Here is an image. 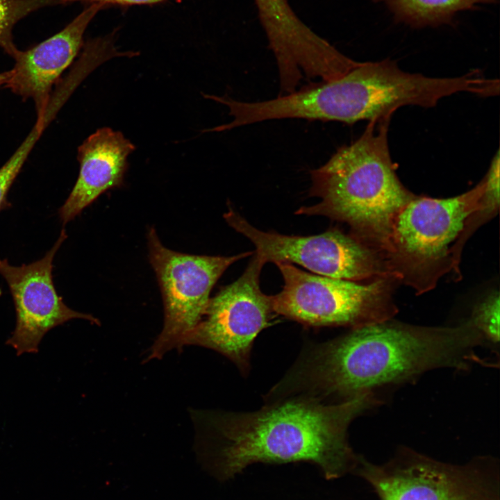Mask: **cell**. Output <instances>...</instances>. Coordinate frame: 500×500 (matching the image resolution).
Returning a JSON list of instances; mask_svg holds the SVG:
<instances>
[{
  "instance_id": "1",
  "label": "cell",
  "mask_w": 500,
  "mask_h": 500,
  "mask_svg": "<svg viewBox=\"0 0 500 500\" xmlns=\"http://www.w3.org/2000/svg\"><path fill=\"white\" fill-rule=\"evenodd\" d=\"M389 320L308 345L274 392L282 397L342 402L432 369L467 368L478 360L474 350L485 342L471 321L433 328Z\"/></svg>"
},
{
  "instance_id": "2",
  "label": "cell",
  "mask_w": 500,
  "mask_h": 500,
  "mask_svg": "<svg viewBox=\"0 0 500 500\" xmlns=\"http://www.w3.org/2000/svg\"><path fill=\"white\" fill-rule=\"evenodd\" d=\"M377 403L372 391L332 403L290 397L265 401L255 411L194 410L192 418L222 478L253 462L305 461L332 479L358 461L347 442L349 426Z\"/></svg>"
},
{
  "instance_id": "3",
  "label": "cell",
  "mask_w": 500,
  "mask_h": 500,
  "mask_svg": "<svg viewBox=\"0 0 500 500\" xmlns=\"http://www.w3.org/2000/svg\"><path fill=\"white\" fill-rule=\"evenodd\" d=\"M391 117L369 122L361 136L341 147L310 172L311 196L317 203L296 214L322 215L348 224L356 238L388 251L394 220L415 196L401 183L390 154Z\"/></svg>"
},
{
  "instance_id": "4",
  "label": "cell",
  "mask_w": 500,
  "mask_h": 500,
  "mask_svg": "<svg viewBox=\"0 0 500 500\" xmlns=\"http://www.w3.org/2000/svg\"><path fill=\"white\" fill-rule=\"evenodd\" d=\"M276 265L284 282L282 290L271 296L277 315L312 326L355 328L389 320L396 312L383 278L359 284L308 273L291 263Z\"/></svg>"
},
{
  "instance_id": "5",
  "label": "cell",
  "mask_w": 500,
  "mask_h": 500,
  "mask_svg": "<svg viewBox=\"0 0 500 500\" xmlns=\"http://www.w3.org/2000/svg\"><path fill=\"white\" fill-rule=\"evenodd\" d=\"M149 256L164 304L162 330L147 360L160 359L167 352L181 350L186 337L203 317L215 283L233 263L253 254L199 256L165 247L151 227L147 233Z\"/></svg>"
},
{
  "instance_id": "6",
  "label": "cell",
  "mask_w": 500,
  "mask_h": 500,
  "mask_svg": "<svg viewBox=\"0 0 500 500\" xmlns=\"http://www.w3.org/2000/svg\"><path fill=\"white\" fill-rule=\"evenodd\" d=\"M483 180L472 190L447 199L415 197L396 216L388 253L392 269L415 285L433 275L470 216L481 209Z\"/></svg>"
},
{
  "instance_id": "7",
  "label": "cell",
  "mask_w": 500,
  "mask_h": 500,
  "mask_svg": "<svg viewBox=\"0 0 500 500\" xmlns=\"http://www.w3.org/2000/svg\"><path fill=\"white\" fill-rule=\"evenodd\" d=\"M264 265L254 254L243 274L210 299L203 317L183 347L211 349L230 359L244 374L249 372L253 341L276 315L271 296L260 288Z\"/></svg>"
},
{
  "instance_id": "8",
  "label": "cell",
  "mask_w": 500,
  "mask_h": 500,
  "mask_svg": "<svg viewBox=\"0 0 500 500\" xmlns=\"http://www.w3.org/2000/svg\"><path fill=\"white\" fill-rule=\"evenodd\" d=\"M228 224L249 239L255 254L267 262L295 263L318 275L360 281L383 272L375 252L354 236L338 230L309 236L265 232L229 209L224 215Z\"/></svg>"
},
{
  "instance_id": "9",
  "label": "cell",
  "mask_w": 500,
  "mask_h": 500,
  "mask_svg": "<svg viewBox=\"0 0 500 500\" xmlns=\"http://www.w3.org/2000/svg\"><path fill=\"white\" fill-rule=\"evenodd\" d=\"M67 238L62 228L53 246L40 260L14 266L0 259V274L10 291L15 312L16 326L6 344L20 356L37 353L45 334L53 328L73 319H83L100 325L94 316L69 308L58 295L53 281V260Z\"/></svg>"
},
{
  "instance_id": "10",
  "label": "cell",
  "mask_w": 500,
  "mask_h": 500,
  "mask_svg": "<svg viewBox=\"0 0 500 500\" xmlns=\"http://www.w3.org/2000/svg\"><path fill=\"white\" fill-rule=\"evenodd\" d=\"M403 456L383 467L363 462L360 472L381 500H495L487 483L471 471L419 455Z\"/></svg>"
},
{
  "instance_id": "11",
  "label": "cell",
  "mask_w": 500,
  "mask_h": 500,
  "mask_svg": "<svg viewBox=\"0 0 500 500\" xmlns=\"http://www.w3.org/2000/svg\"><path fill=\"white\" fill-rule=\"evenodd\" d=\"M104 5L93 3L62 31L26 51L17 49L11 76L6 84L23 99L34 101L38 117L46 110L53 85L83 47L84 33Z\"/></svg>"
},
{
  "instance_id": "12",
  "label": "cell",
  "mask_w": 500,
  "mask_h": 500,
  "mask_svg": "<svg viewBox=\"0 0 500 500\" xmlns=\"http://www.w3.org/2000/svg\"><path fill=\"white\" fill-rule=\"evenodd\" d=\"M134 144L119 131L108 127L98 129L78 148V178L58 210L65 225L105 192L120 188L128 167V157Z\"/></svg>"
},
{
  "instance_id": "13",
  "label": "cell",
  "mask_w": 500,
  "mask_h": 500,
  "mask_svg": "<svg viewBox=\"0 0 500 500\" xmlns=\"http://www.w3.org/2000/svg\"><path fill=\"white\" fill-rule=\"evenodd\" d=\"M383 1L399 20L415 26L449 22L453 15L491 0H376Z\"/></svg>"
},
{
  "instance_id": "14",
  "label": "cell",
  "mask_w": 500,
  "mask_h": 500,
  "mask_svg": "<svg viewBox=\"0 0 500 500\" xmlns=\"http://www.w3.org/2000/svg\"><path fill=\"white\" fill-rule=\"evenodd\" d=\"M269 44L292 45L306 33V25L296 15L287 0H255Z\"/></svg>"
},
{
  "instance_id": "15",
  "label": "cell",
  "mask_w": 500,
  "mask_h": 500,
  "mask_svg": "<svg viewBox=\"0 0 500 500\" xmlns=\"http://www.w3.org/2000/svg\"><path fill=\"white\" fill-rule=\"evenodd\" d=\"M37 141V136L29 133L10 158L0 167V211L10 206L7 199L8 193Z\"/></svg>"
},
{
  "instance_id": "16",
  "label": "cell",
  "mask_w": 500,
  "mask_h": 500,
  "mask_svg": "<svg viewBox=\"0 0 500 500\" xmlns=\"http://www.w3.org/2000/svg\"><path fill=\"white\" fill-rule=\"evenodd\" d=\"M499 292H493L476 306L470 320L485 340L491 342L499 340Z\"/></svg>"
},
{
  "instance_id": "17",
  "label": "cell",
  "mask_w": 500,
  "mask_h": 500,
  "mask_svg": "<svg viewBox=\"0 0 500 500\" xmlns=\"http://www.w3.org/2000/svg\"><path fill=\"white\" fill-rule=\"evenodd\" d=\"M499 168L500 156L499 151L497 150L483 178L484 186L479 211L490 213L495 211L499 206Z\"/></svg>"
},
{
  "instance_id": "18",
  "label": "cell",
  "mask_w": 500,
  "mask_h": 500,
  "mask_svg": "<svg viewBox=\"0 0 500 500\" xmlns=\"http://www.w3.org/2000/svg\"><path fill=\"white\" fill-rule=\"evenodd\" d=\"M59 3L74 2V1H88L99 3L101 4L115 3L121 5H137V4H151L158 3L165 0H47Z\"/></svg>"
},
{
  "instance_id": "19",
  "label": "cell",
  "mask_w": 500,
  "mask_h": 500,
  "mask_svg": "<svg viewBox=\"0 0 500 500\" xmlns=\"http://www.w3.org/2000/svg\"><path fill=\"white\" fill-rule=\"evenodd\" d=\"M11 76V71L0 73V85H6Z\"/></svg>"
}]
</instances>
